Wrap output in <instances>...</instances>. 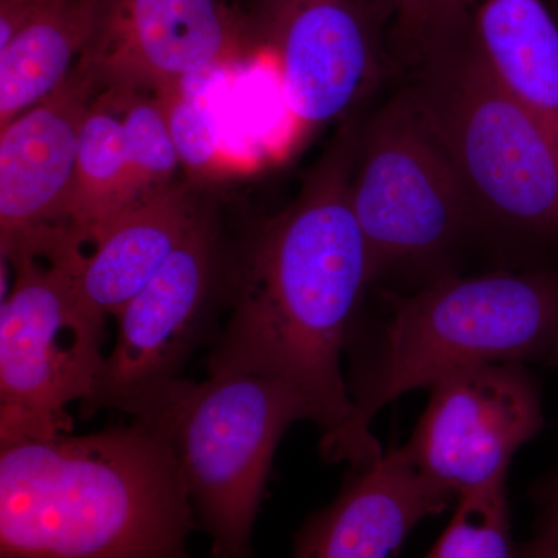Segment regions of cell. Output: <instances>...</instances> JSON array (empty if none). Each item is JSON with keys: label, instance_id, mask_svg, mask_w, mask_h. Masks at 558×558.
I'll return each instance as SVG.
<instances>
[{"label": "cell", "instance_id": "6da1fadb", "mask_svg": "<svg viewBox=\"0 0 558 558\" xmlns=\"http://www.w3.org/2000/svg\"><path fill=\"white\" fill-rule=\"evenodd\" d=\"M360 128L349 123L296 199L260 223L229 270L230 315L208 374H258L303 396L332 442L352 416L341 357L351 343L373 259L351 204Z\"/></svg>", "mask_w": 558, "mask_h": 558}, {"label": "cell", "instance_id": "7a4b0ae2", "mask_svg": "<svg viewBox=\"0 0 558 558\" xmlns=\"http://www.w3.org/2000/svg\"><path fill=\"white\" fill-rule=\"evenodd\" d=\"M174 454L131 425L0 442V558H193Z\"/></svg>", "mask_w": 558, "mask_h": 558}, {"label": "cell", "instance_id": "3957f363", "mask_svg": "<svg viewBox=\"0 0 558 558\" xmlns=\"http://www.w3.org/2000/svg\"><path fill=\"white\" fill-rule=\"evenodd\" d=\"M557 347V275L442 278L389 296L380 332L349 376L352 416L319 450L330 462L365 468L384 454L371 424L400 396L469 366L553 359Z\"/></svg>", "mask_w": 558, "mask_h": 558}, {"label": "cell", "instance_id": "277c9868", "mask_svg": "<svg viewBox=\"0 0 558 558\" xmlns=\"http://www.w3.org/2000/svg\"><path fill=\"white\" fill-rule=\"evenodd\" d=\"M123 413L170 446L213 558H253L252 538L271 462L290 425L312 421L284 381L222 371L175 379Z\"/></svg>", "mask_w": 558, "mask_h": 558}, {"label": "cell", "instance_id": "5b68a950", "mask_svg": "<svg viewBox=\"0 0 558 558\" xmlns=\"http://www.w3.org/2000/svg\"><path fill=\"white\" fill-rule=\"evenodd\" d=\"M449 153L473 209L558 241V137L470 46L410 89Z\"/></svg>", "mask_w": 558, "mask_h": 558}, {"label": "cell", "instance_id": "8992f818", "mask_svg": "<svg viewBox=\"0 0 558 558\" xmlns=\"http://www.w3.org/2000/svg\"><path fill=\"white\" fill-rule=\"evenodd\" d=\"M84 256L22 258L0 311V442L72 432L73 402L87 405L100 388L105 319L84 307Z\"/></svg>", "mask_w": 558, "mask_h": 558}, {"label": "cell", "instance_id": "52a82bcc", "mask_svg": "<svg viewBox=\"0 0 558 558\" xmlns=\"http://www.w3.org/2000/svg\"><path fill=\"white\" fill-rule=\"evenodd\" d=\"M351 204L376 277L438 258L465 229L473 209L468 191L410 90L360 130Z\"/></svg>", "mask_w": 558, "mask_h": 558}, {"label": "cell", "instance_id": "ba28073f", "mask_svg": "<svg viewBox=\"0 0 558 558\" xmlns=\"http://www.w3.org/2000/svg\"><path fill=\"white\" fill-rule=\"evenodd\" d=\"M402 447L411 464L453 501L508 480L513 454L543 428L537 385L521 363H483L432 388Z\"/></svg>", "mask_w": 558, "mask_h": 558}, {"label": "cell", "instance_id": "9c48e42d", "mask_svg": "<svg viewBox=\"0 0 558 558\" xmlns=\"http://www.w3.org/2000/svg\"><path fill=\"white\" fill-rule=\"evenodd\" d=\"M105 86L89 54L49 97L0 131V252L3 263L54 259L80 248L68 208L81 130Z\"/></svg>", "mask_w": 558, "mask_h": 558}, {"label": "cell", "instance_id": "30bf717a", "mask_svg": "<svg viewBox=\"0 0 558 558\" xmlns=\"http://www.w3.org/2000/svg\"><path fill=\"white\" fill-rule=\"evenodd\" d=\"M222 271L218 236L202 215L148 284L117 315L119 332L97 395L84 411L123 413L135 400L180 379L207 329Z\"/></svg>", "mask_w": 558, "mask_h": 558}, {"label": "cell", "instance_id": "8fae6325", "mask_svg": "<svg viewBox=\"0 0 558 558\" xmlns=\"http://www.w3.org/2000/svg\"><path fill=\"white\" fill-rule=\"evenodd\" d=\"M252 36L274 58L301 130L340 119L376 80V46L357 0H260Z\"/></svg>", "mask_w": 558, "mask_h": 558}, {"label": "cell", "instance_id": "7c38bea8", "mask_svg": "<svg viewBox=\"0 0 558 558\" xmlns=\"http://www.w3.org/2000/svg\"><path fill=\"white\" fill-rule=\"evenodd\" d=\"M248 36L219 0H112L86 53L105 86L156 92L236 60Z\"/></svg>", "mask_w": 558, "mask_h": 558}, {"label": "cell", "instance_id": "4fadbf2b", "mask_svg": "<svg viewBox=\"0 0 558 558\" xmlns=\"http://www.w3.org/2000/svg\"><path fill=\"white\" fill-rule=\"evenodd\" d=\"M451 502L402 447L391 449L357 469L337 498L307 519L292 558H399L411 532Z\"/></svg>", "mask_w": 558, "mask_h": 558}, {"label": "cell", "instance_id": "5bb4252c", "mask_svg": "<svg viewBox=\"0 0 558 558\" xmlns=\"http://www.w3.org/2000/svg\"><path fill=\"white\" fill-rule=\"evenodd\" d=\"M201 213L168 185L124 209L102 231L78 270V292L94 317H117L185 240Z\"/></svg>", "mask_w": 558, "mask_h": 558}, {"label": "cell", "instance_id": "9a60e30c", "mask_svg": "<svg viewBox=\"0 0 558 558\" xmlns=\"http://www.w3.org/2000/svg\"><path fill=\"white\" fill-rule=\"evenodd\" d=\"M470 46L558 137V21L545 0H478Z\"/></svg>", "mask_w": 558, "mask_h": 558}, {"label": "cell", "instance_id": "2e32d148", "mask_svg": "<svg viewBox=\"0 0 558 558\" xmlns=\"http://www.w3.org/2000/svg\"><path fill=\"white\" fill-rule=\"evenodd\" d=\"M112 0H53L0 49V131L68 78L100 35Z\"/></svg>", "mask_w": 558, "mask_h": 558}, {"label": "cell", "instance_id": "e0dca14e", "mask_svg": "<svg viewBox=\"0 0 558 558\" xmlns=\"http://www.w3.org/2000/svg\"><path fill=\"white\" fill-rule=\"evenodd\" d=\"M137 202L131 186L119 98L108 86L92 102L81 130L68 208L73 240L83 250L84 245L94 248L109 223Z\"/></svg>", "mask_w": 558, "mask_h": 558}, {"label": "cell", "instance_id": "ac0fdd59", "mask_svg": "<svg viewBox=\"0 0 558 558\" xmlns=\"http://www.w3.org/2000/svg\"><path fill=\"white\" fill-rule=\"evenodd\" d=\"M508 480L457 501L449 526L425 558H519L510 535Z\"/></svg>", "mask_w": 558, "mask_h": 558}, {"label": "cell", "instance_id": "d6986e66", "mask_svg": "<svg viewBox=\"0 0 558 558\" xmlns=\"http://www.w3.org/2000/svg\"><path fill=\"white\" fill-rule=\"evenodd\" d=\"M119 98L131 186L135 199L171 185L180 165L157 98H142L132 87L109 86Z\"/></svg>", "mask_w": 558, "mask_h": 558}, {"label": "cell", "instance_id": "ffe728a7", "mask_svg": "<svg viewBox=\"0 0 558 558\" xmlns=\"http://www.w3.org/2000/svg\"><path fill=\"white\" fill-rule=\"evenodd\" d=\"M180 165L205 172L218 163V130L207 106L186 90L185 83L156 90Z\"/></svg>", "mask_w": 558, "mask_h": 558}, {"label": "cell", "instance_id": "44dd1931", "mask_svg": "<svg viewBox=\"0 0 558 558\" xmlns=\"http://www.w3.org/2000/svg\"><path fill=\"white\" fill-rule=\"evenodd\" d=\"M543 505L545 509H543L537 534L519 550V558L558 557V468L546 488Z\"/></svg>", "mask_w": 558, "mask_h": 558}, {"label": "cell", "instance_id": "7402d4cb", "mask_svg": "<svg viewBox=\"0 0 558 558\" xmlns=\"http://www.w3.org/2000/svg\"><path fill=\"white\" fill-rule=\"evenodd\" d=\"M53 0H0V49L38 20Z\"/></svg>", "mask_w": 558, "mask_h": 558}, {"label": "cell", "instance_id": "603a6c76", "mask_svg": "<svg viewBox=\"0 0 558 558\" xmlns=\"http://www.w3.org/2000/svg\"><path fill=\"white\" fill-rule=\"evenodd\" d=\"M476 2L478 0H421L413 27L429 24V22L454 20L461 11Z\"/></svg>", "mask_w": 558, "mask_h": 558}, {"label": "cell", "instance_id": "cb8c5ba5", "mask_svg": "<svg viewBox=\"0 0 558 558\" xmlns=\"http://www.w3.org/2000/svg\"><path fill=\"white\" fill-rule=\"evenodd\" d=\"M399 10L402 11V16L405 17L407 24L414 25L417 17L418 5L421 0H392Z\"/></svg>", "mask_w": 558, "mask_h": 558}, {"label": "cell", "instance_id": "d4e9b609", "mask_svg": "<svg viewBox=\"0 0 558 558\" xmlns=\"http://www.w3.org/2000/svg\"><path fill=\"white\" fill-rule=\"evenodd\" d=\"M553 360H556V363H557V365H558V347H557V349H556V354H554Z\"/></svg>", "mask_w": 558, "mask_h": 558}, {"label": "cell", "instance_id": "484cf974", "mask_svg": "<svg viewBox=\"0 0 558 558\" xmlns=\"http://www.w3.org/2000/svg\"><path fill=\"white\" fill-rule=\"evenodd\" d=\"M556 558H558V557H556Z\"/></svg>", "mask_w": 558, "mask_h": 558}]
</instances>
